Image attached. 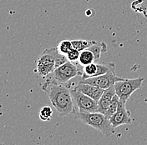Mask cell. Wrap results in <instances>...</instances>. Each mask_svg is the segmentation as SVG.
<instances>
[{
    "label": "cell",
    "instance_id": "6da1fadb",
    "mask_svg": "<svg viewBox=\"0 0 147 145\" xmlns=\"http://www.w3.org/2000/svg\"><path fill=\"white\" fill-rule=\"evenodd\" d=\"M42 90L47 94L52 105L60 116L73 113L74 101L69 83H59L48 78L42 85Z\"/></svg>",
    "mask_w": 147,
    "mask_h": 145
},
{
    "label": "cell",
    "instance_id": "7a4b0ae2",
    "mask_svg": "<svg viewBox=\"0 0 147 145\" xmlns=\"http://www.w3.org/2000/svg\"><path fill=\"white\" fill-rule=\"evenodd\" d=\"M68 60L65 55L59 52L57 48L45 49L37 59L36 72L41 77H48L60 65Z\"/></svg>",
    "mask_w": 147,
    "mask_h": 145
},
{
    "label": "cell",
    "instance_id": "3957f363",
    "mask_svg": "<svg viewBox=\"0 0 147 145\" xmlns=\"http://www.w3.org/2000/svg\"><path fill=\"white\" fill-rule=\"evenodd\" d=\"M73 114L74 118L80 120L84 124L100 131L105 136L110 137L115 134V128L112 126L110 119L101 113L74 112Z\"/></svg>",
    "mask_w": 147,
    "mask_h": 145
},
{
    "label": "cell",
    "instance_id": "277c9868",
    "mask_svg": "<svg viewBox=\"0 0 147 145\" xmlns=\"http://www.w3.org/2000/svg\"><path fill=\"white\" fill-rule=\"evenodd\" d=\"M81 75L82 71H80L78 66L70 61H67L65 64L58 67L54 72L48 76V78L59 83L66 84L76 76Z\"/></svg>",
    "mask_w": 147,
    "mask_h": 145
},
{
    "label": "cell",
    "instance_id": "5b68a950",
    "mask_svg": "<svg viewBox=\"0 0 147 145\" xmlns=\"http://www.w3.org/2000/svg\"><path fill=\"white\" fill-rule=\"evenodd\" d=\"M143 81V78H136L131 79H124L121 81L116 82L114 84L115 94L121 101L126 103L129 97L133 94V93L142 87Z\"/></svg>",
    "mask_w": 147,
    "mask_h": 145
},
{
    "label": "cell",
    "instance_id": "8992f818",
    "mask_svg": "<svg viewBox=\"0 0 147 145\" xmlns=\"http://www.w3.org/2000/svg\"><path fill=\"white\" fill-rule=\"evenodd\" d=\"M74 101V111L80 113H94L98 112V103L90 97L84 94L75 89H70ZM72 113V114H73Z\"/></svg>",
    "mask_w": 147,
    "mask_h": 145
},
{
    "label": "cell",
    "instance_id": "52a82bcc",
    "mask_svg": "<svg viewBox=\"0 0 147 145\" xmlns=\"http://www.w3.org/2000/svg\"><path fill=\"white\" fill-rule=\"evenodd\" d=\"M123 79H124L118 77L115 73V70H114V71H110V72H107L105 74H103V75L89 78V79H81L80 82H82L84 83H87V84L99 87L103 89H107L110 87L113 86L116 82L121 81Z\"/></svg>",
    "mask_w": 147,
    "mask_h": 145
},
{
    "label": "cell",
    "instance_id": "ba28073f",
    "mask_svg": "<svg viewBox=\"0 0 147 145\" xmlns=\"http://www.w3.org/2000/svg\"><path fill=\"white\" fill-rule=\"evenodd\" d=\"M125 103H126L125 102H123L119 99V107L116 113L110 118V123L115 128L121 125L132 124L133 120L131 118V114L129 111H128L126 109Z\"/></svg>",
    "mask_w": 147,
    "mask_h": 145
},
{
    "label": "cell",
    "instance_id": "9c48e42d",
    "mask_svg": "<svg viewBox=\"0 0 147 145\" xmlns=\"http://www.w3.org/2000/svg\"><path fill=\"white\" fill-rule=\"evenodd\" d=\"M74 89H75L76 90L80 91L84 94L90 97L91 99L95 100L96 102H98L100 100L104 91L105 90V89H100V88L94 86V85L84 83L82 82H80L78 83V85L76 87H74Z\"/></svg>",
    "mask_w": 147,
    "mask_h": 145
},
{
    "label": "cell",
    "instance_id": "30bf717a",
    "mask_svg": "<svg viewBox=\"0 0 147 145\" xmlns=\"http://www.w3.org/2000/svg\"><path fill=\"white\" fill-rule=\"evenodd\" d=\"M115 95V90L114 85L104 91L100 100L97 102L99 113H101L103 114L105 113V112L109 108L110 103H111V101H112Z\"/></svg>",
    "mask_w": 147,
    "mask_h": 145
},
{
    "label": "cell",
    "instance_id": "8fae6325",
    "mask_svg": "<svg viewBox=\"0 0 147 145\" xmlns=\"http://www.w3.org/2000/svg\"><path fill=\"white\" fill-rule=\"evenodd\" d=\"M94 62H96L95 57L89 48L84 49V50L80 52V58H79V60H78V63H79L80 65L84 67L85 65H88V64L94 63Z\"/></svg>",
    "mask_w": 147,
    "mask_h": 145
},
{
    "label": "cell",
    "instance_id": "7c38bea8",
    "mask_svg": "<svg viewBox=\"0 0 147 145\" xmlns=\"http://www.w3.org/2000/svg\"><path fill=\"white\" fill-rule=\"evenodd\" d=\"M88 48L94 54V57H95V60L97 62L100 59L102 54H104L107 51V45L105 43H103V42H100V43L96 42L95 44H94L93 45H91Z\"/></svg>",
    "mask_w": 147,
    "mask_h": 145
},
{
    "label": "cell",
    "instance_id": "4fadbf2b",
    "mask_svg": "<svg viewBox=\"0 0 147 145\" xmlns=\"http://www.w3.org/2000/svg\"><path fill=\"white\" fill-rule=\"evenodd\" d=\"M71 43L74 48L77 49L79 52H81L83 50L90 48L96 42L94 40H72Z\"/></svg>",
    "mask_w": 147,
    "mask_h": 145
},
{
    "label": "cell",
    "instance_id": "5bb4252c",
    "mask_svg": "<svg viewBox=\"0 0 147 145\" xmlns=\"http://www.w3.org/2000/svg\"><path fill=\"white\" fill-rule=\"evenodd\" d=\"M119 98L115 94V95L114 96L112 101H111V103H110L109 108H108V109L106 110V112H105V115L109 118V119L116 113V111H117V109H118V107H119Z\"/></svg>",
    "mask_w": 147,
    "mask_h": 145
},
{
    "label": "cell",
    "instance_id": "9a60e30c",
    "mask_svg": "<svg viewBox=\"0 0 147 145\" xmlns=\"http://www.w3.org/2000/svg\"><path fill=\"white\" fill-rule=\"evenodd\" d=\"M53 116V110L49 106H45L40 109L39 111V118L44 122H48L51 120Z\"/></svg>",
    "mask_w": 147,
    "mask_h": 145
},
{
    "label": "cell",
    "instance_id": "2e32d148",
    "mask_svg": "<svg viewBox=\"0 0 147 145\" xmlns=\"http://www.w3.org/2000/svg\"><path fill=\"white\" fill-rule=\"evenodd\" d=\"M57 48H58V50H59V52L60 54L66 56V54L73 48V45H72L71 41L63 40L59 44V45L57 46Z\"/></svg>",
    "mask_w": 147,
    "mask_h": 145
},
{
    "label": "cell",
    "instance_id": "e0dca14e",
    "mask_svg": "<svg viewBox=\"0 0 147 145\" xmlns=\"http://www.w3.org/2000/svg\"><path fill=\"white\" fill-rule=\"evenodd\" d=\"M80 52H79L77 49L75 48H72L67 54L66 57L68 58L69 61L72 62V63H75V62H78L79 60V58H80Z\"/></svg>",
    "mask_w": 147,
    "mask_h": 145
},
{
    "label": "cell",
    "instance_id": "ac0fdd59",
    "mask_svg": "<svg viewBox=\"0 0 147 145\" xmlns=\"http://www.w3.org/2000/svg\"><path fill=\"white\" fill-rule=\"evenodd\" d=\"M0 145H4V144H3L2 142H0Z\"/></svg>",
    "mask_w": 147,
    "mask_h": 145
}]
</instances>
